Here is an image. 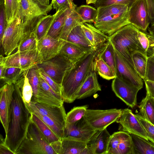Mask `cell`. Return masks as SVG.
Instances as JSON below:
<instances>
[{
    "instance_id": "d590c367",
    "label": "cell",
    "mask_w": 154,
    "mask_h": 154,
    "mask_svg": "<svg viewBox=\"0 0 154 154\" xmlns=\"http://www.w3.org/2000/svg\"><path fill=\"white\" fill-rule=\"evenodd\" d=\"M56 15V12L53 15L43 16L41 18L35 30L38 41L47 35L54 21Z\"/></svg>"
},
{
    "instance_id": "ac0fdd59",
    "label": "cell",
    "mask_w": 154,
    "mask_h": 154,
    "mask_svg": "<svg viewBox=\"0 0 154 154\" xmlns=\"http://www.w3.org/2000/svg\"><path fill=\"white\" fill-rule=\"evenodd\" d=\"M60 38H56L47 35L38 41L37 49L44 61L54 58L58 55L65 42Z\"/></svg>"
},
{
    "instance_id": "db71d44e",
    "label": "cell",
    "mask_w": 154,
    "mask_h": 154,
    "mask_svg": "<svg viewBox=\"0 0 154 154\" xmlns=\"http://www.w3.org/2000/svg\"><path fill=\"white\" fill-rule=\"evenodd\" d=\"M0 154H15L6 144L5 139L1 135L0 136Z\"/></svg>"
},
{
    "instance_id": "f6af8a7d",
    "label": "cell",
    "mask_w": 154,
    "mask_h": 154,
    "mask_svg": "<svg viewBox=\"0 0 154 154\" xmlns=\"http://www.w3.org/2000/svg\"><path fill=\"white\" fill-rule=\"evenodd\" d=\"M38 70L40 76L46 83L57 94L61 95V85L56 82L41 67L38 66Z\"/></svg>"
},
{
    "instance_id": "5bb4252c",
    "label": "cell",
    "mask_w": 154,
    "mask_h": 154,
    "mask_svg": "<svg viewBox=\"0 0 154 154\" xmlns=\"http://www.w3.org/2000/svg\"><path fill=\"white\" fill-rule=\"evenodd\" d=\"M112 91L116 96L132 108L137 104V95L140 90L126 83L117 77L112 83Z\"/></svg>"
},
{
    "instance_id": "ffe728a7",
    "label": "cell",
    "mask_w": 154,
    "mask_h": 154,
    "mask_svg": "<svg viewBox=\"0 0 154 154\" xmlns=\"http://www.w3.org/2000/svg\"><path fill=\"white\" fill-rule=\"evenodd\" d=\"M111 135L106 128L96 131L87 143L90 154H107Z\"/></svg>"
},
{
    "instance_id": "7bdbcfd3",
    "label": "cell",
    "mask_w": 154,
    "mask_h": 154,
    "mask_svg": "<svg viewBox=\"0 0 154 154\" xmlns=\"http://www.w3.org/2000/svg\"><path fill=\"white\" fill-rule=\"evenodd\" d=\"M26 72L29 82L32 89V97H35L40 87L39 84L40 74L38 66L26 70Z\"/></svg>"
},
{
    "instance_id": "9f6ffc18",
    "label": "cell",
    "mask_w": 154,
    "mask_h": 154,
    "mask_svg": "<svg viewBox=\"0 0 154 154\" xmlns=\"http://www.w3.org/2000/svg\"><path fill=\"white\" fill-rule=\"evenodd\" d=\"M38 5L44 8L53 7L51 3L49 4V0H32Z\"/></svg>"
},
{
    "instance_id": "9c48e42d",
    "label": "cell",
    "mask_w": 154,
    "mask_h": 154,
    "mask_svg": "<svg viewBox=\"0 0 154 154\" xmlns=\"http://www.w3.org/2000/svg\"><path fill=\"white\" fill-rule=\"evenodd\" d=\"M74 63L59 53L50 60L43 62L38 66L42 68L56 82L61 86L65 75Z\"/></svg>"
},
{
    "instance_id": "4316f807",
    "label": "cell",
    "mask_w": 154,
    "mask_h": 154,
    "mask_svg": "<svg viewBox=\"0 0 154 154\" xmlns=\"http://www.w3.org/2000/svg\"><path fill=\"white\" fill-rule=\"evenodd\" d=\"M97 57L102 59L109 65L116 75L114 48L109 40L98 49Z\"/></svg>"
},
{
    "instance_id": "e0dca14e",
    "label": "cell",
    "mask_w": 154,
    "mask_h": 154,
    "mask_svg": "<svg viewBox=\"0 0 154 154\" xmlns=\"http://www.w3.org/2000/svg\"><path fill=\"white\" fill-rule=\"evenodd\" d=\"M26 104L29 109L38 111L63 127L66 128V114L63 105L60 107L48 106L32 100Z\"/></svg>"
},
{
    "instance_id": "d6a6232c",
    "label": "cell",
    "mask_w": 154,
    "mask_h": 154,
    "mask_svg": "<svg viewBox=\"0 0 154 154\" xmlns=\"http://www.w3.org/2000/svg\"><path fill=\"white\" fill-rule=\"evenodd\" d=\"M148 57L146 54L139 51L135 52L131 56L135 70L143 80L145 77Z\"/></svg>"
},
{
    "instance_id": "52a82bcc",
    "label": "cell",
    "mask_w": 154,
    "mask_h": 154,
    "mask_svg": "<svg viewBox=\"0 0 154 154\" xmlns=\"http://www.w3.org/2000/svg\"><path fill=\"white\" fill-rule=\"evenodd\" d=\"M43 62L39 51L37 49L17 51L5 57L1 55L0 64L6 67H16L24 71L37 66Z\"/></svg>"
},
{
    "instance_id": "30bf717a",
    "label": "cell",
    "mask_w": 154,
    "mask_h": 154,
    "mask_svg": "<svg viewBox=\"0 0 154 154\" xmlns=\"http://www.w3.org/2000/svg\"><path fill=\"white\" fill-rule=\"evenodd\" d=\"M114 52L116 77L128 84L140 90L143 87V82L134 66L122 57L115 48Z\"/></svg>"
},
{
    "instance_id": "e575fe53",
    "label": "cell",
    "mask_w": 154,
    "mask_h": 154,
    "mask_svg": "<svg viewBox=\"0 0 154 154\" xmlns=\"http://www.w3.org/2000/svg\"><path fill=\"white\" fill-rule=\"evenodd\" d=\"M16 85L21 92L23 97L26 104L29 103L31 101L33 96V91L26 76V70L17 82Z\"/></svg>"
},
{
    "instance_id": "8d00e7d4",
    "label": "cell",
    "mask_w": 154,
    "mask_h": 154,
    "mask_svg": "<svg viewBox=\"0 0 154 154\" xmlns=\"http://www.w3.org/2000/svg\"><path fill=\"white\" fill-rule=\"evenodd\" d=\"M139 41L148 57L154 53V35L139 30L137 34Z\"/></svg>"
},
{
    "instance_id": "6f0895ef",
    "label": "cell",
    "mask_w": 154,
    "mask_h": 154,
    "mask_svg": "<svg viewBox=\"0 0 154 154\" xmlns=\"http://www.w3.org/2000/svg\"><path fill=\"white\" fill-rule=\"evenodd\" d=\"M149 33L152 35H154V25H151L149 28H148Z\"/></svg>"
},
{
    "instance_id": "b9f144b4",
    "label": "cell",
    "mask_w": 154,
    "mask_h": 154,
    "mask_svg": "<svg viewBox=\"0 0 154 154\" xmlns=\"http://www.w3.org/2000/svg\"><path fill=\"white\" fill-rule=\"evenodd\" d=\"M24 71L16 67H6L2 79L5 84H15Z\"/></svg>"
},
{
    "instance_id": "6125c7cd",
    "label": "cell",
    "mask_w": 154,
    "mask_h": 154,
    "mask_svg": "<svg viewBox=\"0 0 154 154\" xmlns=\"http://www.w3.org/2000/svg\"><path fill=\"white\" fill-rule=\"evenodd\" d=\"M153 55H154V54H153Z\"/></svg>"
},
{
    "instance_id": "f5cc1de1",
    "label": "cell",
    "mask_w": 154,
    "mask_h": 154,
    "mask_svg": "<svg viewBox=\"0 0 154 154\" xmlns=\"http://www.w3.org/2000/svg\"><path fill=\"white\" fill-rule=\"evenodd\" d=\"M150 18L151 25H154V0H145Z\"/></svg>"
},
{
    "instance_id": "91938a15",
    "label": "cell",
    "mask_w": 154,
    "mask_h": 154,
    "mask_svg": "<svg viewBox=\"0 0 154 154\" xmlns=\"http://www.w3.org/2000/svg\"><path fill=\"white\" fill-rule=\"evenodd\" d=\"M17 0L18 1V2H19V3L20 4V3L21 1V0Z\"/></svg>"
},
{
    "instance_id": "1f68e13d",
    "label": "cell",
    "mask_w": 154,
    "mask_h": 154,
    "mask_svg": "<svg viewBox=\"0 0 154 154\" xmlns=\"http://www.w3.org/2000/svg\"><path fill=\"white\" fill-rule=\"evenodd\" d=\"M31 100L47 106L58 107L63 105L64 102L48 93L41 86L36 96L32 97Z\"/></svg>"
},
{
    "instance_id": "f35d334b",
    "label": "cell",
    "mask_w": 154,
    "mask_h": 154,
    "mask_svg": "<svg viewBox=\"0 0 154 154\" xmlns=\"http://www.w3.org/2000/svg\"><path fill=\"white\" fill-rule=\"evenodd\" d=\"M7 24L20 15V5L17 0H4Z\"/></svg>"
},
{
    "instance_id": "484cf974",
    "label": "cell",
    "mask_w": 154,
    "mask_h": 154,
    "mask_svg": "<svg viewBox=\"0 0 154 154\" xmlns=\"http://www.w3.org/2000/svg\"><path fill=\"white\" fill-rule=\"evenodd\" d=\"M67 41L75 44L89 51L96 50L86 37L81 25L75 27L69 33Z\"/></svg>"
},
{
    "instance_id": "d4e9b609",
    "label": "cell",
    "mask_w": 154,
    "mask_h": 154,
    "mask_svg": "<svg viewBox=\"0 0 154 154\" xmlns=\"http://www.w3.org/2000/svg\"><path fill=\"white\" fill-rule=\"evenodd\" d=\"M90 52L75 44L66 41L62 47L59 53L75 63Z\"/></svg>"
},
{
    "instance_id": "6da1fadb",
    "label": "cell",
    "mask_w": 154,
    "mask_h": 154,
    "mask_svg": "<svg viewBox=\"0 0 154 154\" xmlns=\"http://www.w3.org/2000/svg\"><path fill=\"white\" fill-rule=\"evenodd\" d=\"M10 122L5 143L15 154L26 135L32 112L24 101L21 91L14 84Z\"/></svg>"
},
{
    "instance_id": "3957f363",
    "label": "cell",
    "mask_w": 154,
    "mask_h": 154,
    "mask_svg": "<svg viewBox=\"0 0 154 154\" xmlns=\"http://www.w3.org/2000/svg\"><path fill=\"white\" fill-rule=\"evenodd\" d=\"M129 8L125 5L116 4L97 8V17L94 26L110 36L125 26L130 24L129 20Z\"/></svg>"
},
{
    "instance_id": "ee69618b",
    "label": "cell",
    "mask_w": 154,
    "mask_h": 154,
    "mask_svg": "<svg viewBox=\"0 0 154 154\" xmlns=\"http://www.w3.org/2000/svg\"><path fill=\"white\" fill-rule=\"evenodd\" d=\"M88 107L87 105L74 107L66 114V123H74L81 119L85 115Z\"/></svg>"
},
{
    "instance_id": "ba28073f",
    "label": "cell",
    "mask_w": 154,
    "mask_h": 154,
    "mask_svg": "<svg viewBox=\"0 0 154 154\" xmlns=\"http://www.w3.org/2000/svg\"><path fill=\"white\" fill-rule=\"evenodd\" d=\"M122 109H87L84 117L88 124L95 131L104 129L116 122L120 117Z\"/></svg>"
},
{
    "instance_id": "ab89813d",
    "label": "cell",
    "mask_w": 154,
    "mask_h": 154,
    "mask_svg": "<svg viewBox=\"0 0 154 154\" xmlns=\"http://www.w3.org/2000/svg\"><path fill=\"white\" fill-rule=\"evenodd\" d=\"M94 67L100 76L104 79L110 80L116 77L109 66L97 56L94 61Z\"/></svg>"
},
{
    "instance_id": "94428289",
    "label": "cell",
    "mask_w": 154,
    "mask_h": 154,
    "mask_svg": "<svg viewBox=\"0 0 154 154\" xmlns=\"http://www.w3.org/2000/svg\"><path fill=\"white\" fill-rule=\"evenodd\" d=\"M153 97V98H154V97Z\"/></svg>"
},
{
    "instance_id": "f546056e",
    "label": "cell",
    "mask_w": 154,
    "mask_h": 154,
    "mask_svg": "<svg viewBox=\"0 0 154 154\" xmlns=\"http://www.w3.org/2000/svg\"><path fill=\"white\" fill-rule=\"evenodd\" d=\"M82 23L81 18L75 8L66 19L60 38L67 41L68 36L71 30L76 26L81 25Z\"/></svg>"
},
{
    "instance_id": "f907efd6",
    "label": "cell",
    "mask_w": 154,
    "mask_h": 154,
    "mask_svg": "<svg viewBox=\"0 0 154 154\" xmlns=\"http://www.w3.org/2000/svg\"><path fill=\"white\" fill-rule=\"evenodd\" d=\"M7 24L4 2H0V41L1 40Z\"/></svg>"
},
{
    "instance_id": "11a10c76",
    "label": "cell",
    "mask_w": 154,
    "mask_h": 154,
    "mask_svg": "<svg viewBox=\"0 0 154 154\" xmlns=\"http://www.w3.org/2000/svg\"><path fill=\"white\" fill-rule=\"evenodd\" d=\"M144 81L146 92L152 97H154V82L146 80Z\"/></svg>"
},
{
    "instance_id": "7dc6e473",
    "label": "cell",
    "mask_w": 154,
    "mask_h": 154,
    "mask_svg": "<svg viewBox=\"0 0 154 154\" xmlns=\"http://www.w3.org/2000/svg\"><path fill=\"white\" fill-rule=\"evenodd\" d=\"M137 0H97L94 4L97 9L113 4H120L127 6L129 8Z\"/></svg>"
},
{
    "instance_id": "681fc988",
    "label": "cell",
    "mask_w": 154,
    "mask_h": 154,
    "mask_svg": "<svg viewBox=\"0 0 154 154\" xmlns=\"http://www.w3.org/2000/svg\"><path fill=\"white\" fill-rule=\"evenodd\" d=\"M154 82V55L148 57L145 77L144 80Z\"/></svg>"
},
{
    "instance_id": "83f0119b",
    "label": "cell",
    "mask_w": 154,
    "mask_h": 154,
    "mask_svg": "<svg viewBox=\"0 0 154 154\" xmlns=\"http://www.w3.org/2000/svg\"><path fill=\"white\" fill-rule=\"evenodd\" d=\"M134 154H154V143L138 136L131 134Z\"/></svg>"
},
{
    "instance_id": "7402d4cb",
    "label": "cell",
    "mask_w": 154,
    "mask_h": 154,
    "mask_svg": "<svg viewBox=\"0 0 154 154\" xmlns=\"http://www.w3.org/2000/svg\"><path fill=\"white\" fill-rule=\"evenodd\" d=\"M81 26L86 37L96 49L99 48L109 40V36L92 24L82 23Z\"/></svg>"
},
{
    "instance_id": "680465c9",
    "label": "cell",
    "mask_w": 154,
    "mask_h": 154,
    "mask_svg": "<svg viewBox=\"0 0 154 154\" xmlns=\"http://www.w3.org/2000/svg\"><path fill=\"white\" fill-rule=\"evenodd\" d=\"M97 0H86V3L87 4H95Z\"/></svg>"
},
{
    "instance_id": "9a60e30c",
    "label": "cell",
    "mask_w": 154,
    "mask_h": 154,
    "mask_svg": "<svg viewBox=\"0 0 154 154\" xmlns=\"http://www.w3.org/2000/svg\"><path fill=\"white\" fill-rule=\"evenodd\" d=\"M116 122L120 124L122 131L149 140L143 127L131 109H122L121 116Z\"/></svg>"
},
{
    "instance_id": "bcb514c9",
    "label": "cell",
    "mask_w": 154,
    "mask_h": 154,
    "mask_svg": "<svg viewBox=\"0 0 154 154\" xmlns=\"http://www.w3.org/2000/svg\"><path fill=\"white\" fill-rule=\"evenodd\" d=\"M135 116L143 127L148 140L154 143V125L145 120L139 114H135Z\"/></svg>"
},
{
    "instance_id": "cb8c5ba5",
    "label": "cell",
    "mask_w": 154,
    "mask_h": 154,
    "mask_svg": "<svg viewBox=\"0 0 154 154\" xmlns=\"http://www.w3.org/2000/svg\"><path fill=\"white\" fill-rule=\"evenodd\" d=\"M76 8H66L56 11L54 21L47 35L54 38H60L66 19Z\"/></svg>"
},
{
    "instance_id": "5b68a950",
    "label": "cell",
    "mask_w": 154,
    "mask_h": 154,
    "mask_svg": "<svg viewBox=\"0 0 154 154\" xmlns=\"http://www.w3.org/2000/svg\"><path fill=\"white\" fill-rule=\"evenodd\" d=\"M16 154H56L31 119L26 136Z\"/></svg>"
},
{
    "instance_id": "4dcf8cb0",
    "label": "cell",
    "mask_w": 154,
    "mask_h": 154,
    "mask_svg": "<svg viewBox=\"0 0 154 154\" xmlns=\"http://www.w3.org/2000/svg\"><path fill=\"white\" fill-rule=\"evenodd\" d=\"M31 121L36 125L49 144L60 140L41 119L32 112Z\"/></svg>"
},
{
    "instance_id": "74e56055",
    "label": "cell",
    "mask_w": 154,
    "mask_h": 154,
    "mask_svg": "<svg viewBox=\"0 0 154 154\" xmlns=\"http://www.w3.org/2000/svg\"><path fill=\"white\" fill-rule=\"evenodd\" d=\"M76 10L83 23H94L97 14V10L88 5H82L76 8Z\"/></svg>"
},
{
    "instance_id": "4fadbf2b",
    "label": "cell",
    "mask_w": 154,
    "mask_h": 154,
    "mask_svg": "<svg viewBox=\"0 0 154 154\" xmlns=\"http://www.w3.org/2000/svg\"><path fill=\"white\" fill-rule=\"evenodd\" d=\"M15 90L13 84H5L0 89V119L5 134L10 122L11 103Z\"/></svg>"
},
{
    "instance_id": "8fae6325",
    "label": "cell",
    "mask_w": 154,
    "mask_h": 154,
    "mask_svg": "<svg viewBox=\"0 0 154 154\" xmlns=\"http://www.w3.org/2000/svg\"><path fill=\"white\" fill-rule=\"evenodd\" d=\"M129 20L139 30L146 32L150 24L145 0H137L129 8Z\"/></svg>"
},
{
    "instance_id": "c3c4849f",
    "label": "cell",
    "mask_w": 154,
    "mask_h": 154,
    "mask_svg": "<svg viewBox=\"0 0 154 154\" xmlns=\"http://www.w3.org/2000/svg\"><path fill=\"white\" fill-rule=\"evenodd\" d=\"M51 3L56 12L66 8H73L77 7L73 0H52Z\"/></svg>"
},
{
    "instance_id": "7a4b0ae2",
    "label": "cell",
    "mask_w": 154,
    "mask_h": 154,
    "mask_svg": "<svg viewBox=\"0 0 154 154\" xmlns=\"http://www.w3.org/2000/svg\"><path fill=\"white\" fill-rule=\"evenodd\" d=\"M98 50L88 53L75 63L66 73L61 84V94L64 102L71 103L76 99L81 86L94 68Z\"/></svg>"
},
{
    "instance_id": "816d5d0a",
    "label": "cell",
    "mask_w": 154,
    "mask_h": 154,
    "mask_svg": "<svg viewBox=\"0 0 154 154\" xmlns=\"http://www.w3.org/2000/svg\"><path fill=\"white\" fill-rule=\"evenodd\" d=\"M39 84L40 86L45 91L53 95L59 100L63 101L61 95L56 93L44 80L40 76V75L39 77Z\"/></svg>"
},
{
    "instance_id": "277c9868",
    "label": "cell",
    "mask_w": 154,
    "mask_h": 154,
    "mask_svg": "<svg viewBox=\"0 0 154 154\" xmlns=\"http://www.w3.org/2000/svg\"><path fill=\"white\" fill-rule=\"evenodd\" d=\"M139 30L133 25L130 24L109 36V40L115 49L122 57L133 66L131 56L134 52L139 51L146 54L138 38Z\"/></svg>"
},
{
    "instance_id": "8992f818",
    "label": "cell",
    "mask_w": 154,
    "mask_h": 154,
    "mask_svg": "<svg viewBox=\"0 0 154 154\" xmlns=\"http://www.w3.org/2000/svg\"><path fill=\"white\" fill-rule=\"evenodd\" d=\"M29 33L25 30L24 20L20 14L7 24L0 41L4 54L6 56L11 54Z\"/></svg>"
},
{
    "instance_id": "60d3db41",
    "label": "cell",
    "mask_w": 154,
    "mask_h": 154,
    "mask_svg": "<svg viewBox=\"0 0 154 154\" xmlns=\"http://www.w3.org/2000/svg\"><path fill=\"white\" fill-rule=\"evenodd\" d=\"M38 41L35 30L28 34L24 38L17 48V51H23L37 49Z\"/></svg>"
},
{
    "instance_id": "836d02e7",
    "label": "cell",
    "mask_w": 154,
    "mask_h": 154,
    "mask_svg": "<svg viewBox=\"0 0 154 154\" xmlns=\"http://www.w3.org/2000/svg\"><path fill=\"white\" fill-rule=\"evenodd\" d=\"M29 109L32 112L35 114L41 119L60 139L66 137V128L63 127L48 116L42 114L38 111Z\"/></svg>"
},
{
    "instance_id": "2e32d148",
    "label": "cell",
    "mask_w": 154,
    "mask_h": 154,
    "mask_svg": "<svg viewBox=\"0 0 154 154\" xmlns=\"http://www.w3.org/2000/svg\"><path fill=\"white\" fill-rule=\"evenodd\" d=\"M56 154H84L87 143L70 137H66L50 144Z\"/></svg>"
},
{
    "instance_id": "f1b7e54d",
    "label": "cell",
    "mask_w": 154,
    "mask_h": 154,
    "mask_svg": "<svg viewBox=\"0 0 154 154\" xmlns=\"http://www.w3.org/2000/svg\"><path fill=\"white\" fill-rule=\"evenodd\" d=\"M140 114L145 120L154 125V99L146 92L138 106Z\"/></svg>"
},
{
    "instance_id": "7c38bea8",
    "label": "cell",
    "mask_w": 154,
    "mask_h": 154,
    "mask_svg": "<svg viewBox=\"0 0 154 154\" xmlns=\"http://www.w3.org/2000/svg\"><path fill=\"white\" fill-rule=\"evenodd\" d=\"M107 154H134L131 135L123 131L114 133L109 142Z\"/></svg>"
},
{
    "instance_id": "44dd1931",
    "label": "cell",
    "mask_w": 154,
    "mask_h": 154,
    "mask_svg": "<svg viewBox=\"0 0 154 154\" xmlns=\"http://www.w3.org/2000/svg\"><path fill=\"white\" fill-rule=\"evenodd\" d=\"M20 5V16L24 21L30 20L41 16L47 15L53 8V7H42L32 0H21Z\"/></svg>"
},
{
    "instance_id": "603a6c76",
    "label": "cell",
    "mask_w": 154,
    "mask_h": 154,
    "mask_svg": "<svg viewBox=\"0 0 154 154\" xmlns=\"http://www.w3.org/2000/svg\"><path fill=\"white\" fill-rule=\"evenodd\" d=\"M95 69L87 77L82 85L76 96V99H83L101 91Z\"/></svg>"
},
{
    "instance_id": "d6986e66",
    "label": "cell",
    "mask_w": 154,
    "mask_h": 154,
    "mask_svg": "<svg viewBox=\"0 0 154 154\" xmlns=\"http://www.w3.org/2000/svg\"><path fill=\"white\" fill-rule=\"evenodd\" d=\"M66 137H72L87 143L96 131L93 129L83 117L73 123H66Z\"/></svg>"
}]
</instances>
